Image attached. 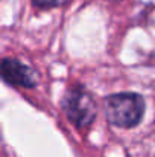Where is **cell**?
<instances>
[{
  "mask_svg": "<svg viewBox=\"0 0 155 157\" xmlns=\"http://www.w3.org/2000/svg\"><path fill=\"white\" fill-rule=\"evenodd\" d=\"M105 117L117 128H134L137 127L143 116L146 104L140 93L135 92H120L113 93L105 98Z\"/></svg>",
  "mask_w": 155,
  "mask_h": 157,
  "instance_id": "cell-1",
  "label": "cell"
},
{
  "mask_svg": "<svg viewBox=\"0 0 155 157\" xmlns=\"http://www.w3.org/2000/svg\"><path fill=\"white\" fill-rule=\"evenodd\" d=\"M61 108L67 119L79 130L88 128L98 116V105L93 95L81 84H75L65 90Z\"/></svg>",
  "mask_w": 155,
  "mask_h": 157,
  "instance_id": "cell-2",
  "label": "cell"
},
{
  "mask_svg": "<svg viewBox=\"0 0 155 157\" xmlns=\"http://www.w3.org/2000/svg\"><path fill=\"white\" fill-rule=\"evenodd\" d=\"M0 75L3 82L23 89H34L38 84V73L28 64L17 58L6 56L0 64Z\"/></svg>",
  "mask_w": 155,
  "mask_h": 157,
  "instance_id": "cell-3",
  "label": "cell"
},
{
  "mask_svg": "<svg viewBox=\"0 0 155 157\" xmlns=\"http://www.w3.org/2000/svg\"><path fill=\"white\" fill-rule=\"evenodd\" d=\"M70 0H32V5L38 9H53L67 5Z\"/></svg>",
  "mask_w": 155,
  "mask_h": 157,
  "instance_id": "cell-4",
  "label": "cell"
}]
</instances>
